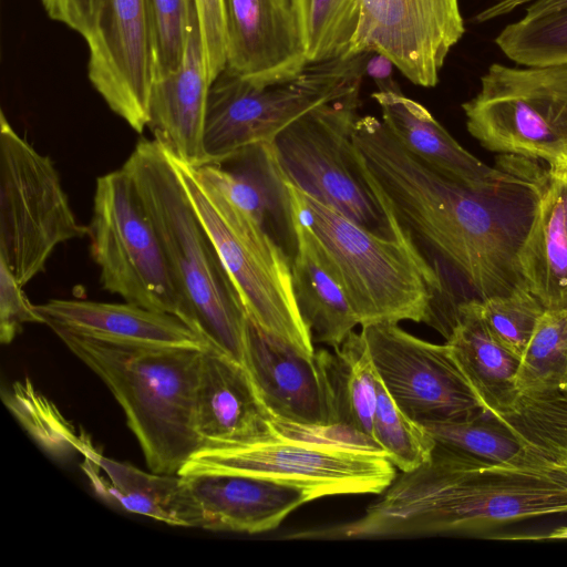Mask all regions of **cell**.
I'll use <instances>...</instances> for the list:
<instances>
[{
    "mask_svg": "<svg viewBox=\"0 0 567 567\" xmlns=\"http://www.w3.org/2000/svg\"><path fill=\"white\" fill-rule=\"evenodd\" d=\"M353 141L390 219L440 271L442 265L453 270L480 300L526 287L518 255L527 226L514 225L496 202L502 195L431 168L374 116L358 117Z\"/></svg>",
    "mask_w": 567,
    "mask_h": 567,
    "instance_id": "1",
    "label": "cell"
},
{
    "mask_svg": "<svg viewBox=\"0 0 567 567\" xmlns=\"http://www.w3.org/2000/svg\"><path fill=\"white\" fill-rule=\"evenodd\" d=\"M533 454L526 463L505 464L436 443L424 464L396 475L360 518L302 536L373 539L475 534L567 514V463Z\"/></svg>",
    "mask_w": 567,
    "mask_h": 567,
    "instance_id": "2",
    "label": "cell"
},
{
    "mask_svg": "<svg viewBox=\"0 0 567 567\" xmlns=\"http://www.w3.org/2000/svg\"><path fill=\"white\" fill-rule=\"evenodd\" d=\"M287 185L295 210L316 234L361 327L411 320L450 336L458 302L440 269L401 227L392 220L398 237L377 236Z\"/></svg>",
    "mask_w": 567,
    "mask_h": 567,
    "instance_id": "3",
    "label": "cell"
},
{
    "mask_svg": "<svg viewBox=\"0 0 567 567\" xmlns=\"http://www.w3.org/2000/svg\"><path fill=\"white\" fill-rule=\"evenodd\" d=\"M51 330L113 394L150 471L178 474L200 450L196 395L208 346L112 342Z\"/></svg>",
    "mask_w": 567,
    "mask_h": 567,
    "instance_id": "4",
    "label": "cell"
},
{
    "mask_svg": "<svg viewBox=\"0 0 567 567\" xmlns=\"http://www.w3.org/2000/svg\"><path fill=\"white\" fill-rule=\"evenodd\" d=\"M122 167L157 231L196 332L243 364L248 317L175 162L155 140L142 137Z\"/></svg>",
    "mask_w": 567,
    "mask_h": 567,
    "instance_id": "5",
    "label": "cell"
},
{
    "mask_svg": "<svg viewBox=\"0 0 567 567\" xmlns=\"http://www.w3.org/2000/svg\"><path fill=\"white\" fill-rule=\"evenodd\" d=\"M173 161L249 321L301 354L312 357L315 343L295 299L291 257L216 183L197 168Z\"/></svg>",
    "mask_w": 567,
    "mask_h": 567,
    "instance_id": "6",
    "label": "cell"
},
{
    "mask_svg": "<svg viewBox=\"0 0 567 567\" xmlns=\"http://www.w3.org/2000/svg\"><path fill=\"white\" fill-rule=\"evenodd\" d=\"M368 55L308 63L297 76L264 85L225 68L207 96L204 147L208 164L252 145L271 144L310 110L359 92Z\"/></svg>",
    "mask_w": 567,
    "mask_h": 567,
    "instance_id": "7",
    "label": "cell"
},
{
    "mask_svg": "<svg viewBox=\"0 0 567 567\" xmlns=\"http://www.w3.org/2000/svg\"><path fill=\"white\" fill-rule=\"evenodd\" d=\"M360 91L315 107L274 141L288 182L372 234L394 239L398 229L370 186L353 141Z\"/></svg>",
    "mask_w": 567,
    "mask_h": 567,
    "instance_id": "8",
    "label": "cell"
},
{
    "mask_svg": "<svg viewBox=\"0 0 567 567\" xmlns=\"http://www.w3.org/2000/svg\"><path fill=\"white\" fill-rule=\"evenodd\" d=\"M87 236L104 290L173 315L196 332L157 231L123 167L96 179Z\"/></svg>",
    "mask_w": 567,
    "mask_h": 567,
    "instance_id": "9",
    "label": "cell"
},
{
    "mask_svg": "<svg viewBox=\"0 0 567 567\" xmlns=\"http://www.w3.org/2000/svg\"><path fill=\"white\" fill-rule=\"evenodd\" d=\"M462 109L467 131L484 148L567 165V63H493Z\"/></svg>",
    "mask_w": 567,
    "mask_h": 567,
    "instance_id": "10",
    "label": "cell"
},
{
    "mask_svg": "<svg viewBox=\"0 0 567 567\" xmlns=\"http://www.w3.org/2000/svg\"><path fill=\"white\" fill-rule=\"evenodd\" d=\"M87 235L48 155L0 115V260L21 286L39 274L55 248Z\"/></svg>",
    "mask_w": 567,
    "mask_h": 567,
    "instance_id": "11",
    "label": "cell"
},
{
    "mask_svg": "<svg viewBox=\"0 0 567 567\" xmlns=\"http://www.w3.org/2000/svg\"><path fill=\"white\" fill-rule=\"evenodd\" d=\"M196 473L257 476L302 487L320 498L381 494L396 477V467L384 452L276 431L243 445L199 450L178 475Z\"/></svg>",
    "mask_w": 567,
    "mask_h": 567,
    "instance_id": "12",
    "label": "cell"
},
{
    "mask_svg": "<svg viewBox=\"0 0 567 567\" xmlns=\"http://www.w3.org/2000/svg\"><path fill=\"white\" fill-rule=\"evenodd\" d=\"M361 328L380 380L411 419L422 424L487 412L446 343L422 340L398 323Z\"/></svg>",
    "mask_w": 567,
    "mask_h": 567,
    "instance_id": "13",
    "label": "cell"
},
{
    "mask_svg": "<svg viewBox=\"0 0 567 567\" xmlns=\"http://www.w3.org/2000/svg\"><path fill=\"white\" fill-rule=\"evenodd\" d=\"M464 32L458 0H361L347 56L382 53L409 81L433 87Z\"/></svg>",
    "mask_w": 567,
    "mask_h": 567,
    "instance_id": "14",
    "label": "cell"
},
{
    "mask_svg": "<svg viewBox=\"0 0 567 567\" xmlns=\"http://www.w3.org/2000/svg\"><path fill=\"white\" fill-rule=\"evenodd\" d=\"M85 41L93 87L115 114L143 133L153 82L147 0H103L95 30Z\"/></svg>",
    "mask_w": 567,
    "mask_h": 567,
    "instance_id": "15",
    "label": "cell"
},
{
    "mask_svg": "<svg viewBox=\"0 0 567 567\" xmlns=\"http://www.w3.org/2000/svg\"><path fill=\"white\" fill-rule=\"evenodd\" d=\"M226 68L255 83L297 76L309 63L297 0H224Z\"/></svg>",
    "mask_w": 567,
    "mask_h": 567,
    "instance_id": "16",
    "label": "cell"
},
{
    "mask_svg": "<svg viewBox=\"0 0 567 567\" xmlns=\"http://www.w3.org/2000/svg\"><path fill=\"white\" fill-rule=\"evenodd\" d=\"M243 364L272 421L307 429L334 427L330 394L316 352L303 355L248 319Z\"/></svg>",
    "mask_w": 567,
    "mask_h": 567,
    "instance_id": "17",
    "label": "cell"
},
{
    "mask_svg": "<svg viewBox=\"0 0 567 567\" xmlns=\"http://www.w3.org/2000/svg\"><path fill=\"white\" fill-rule=\"evenodd\" d=\"M507 172L523 178L533 195L518 255L525 285L545 310L567 309V177L557 167L529 164Z\"/></svg>",
    "mask_w": 567,
    "mask_h": 567,
    "instance_id": "18",
    "label": "cell"
},
{
    "mask_svg": "<svg viewBox=\"0 0 567 567\" xmlns=\"http://www.w3.org/2000/svg\"><path fill=\"white\" fill-rule=\"evenodd\" d=\"M210 82L194 8L179 66L153 79L147 127L176 162L197 168L208 164L204 124Z\"/></svg>",
    "mask_w": 567,
    "mask_h": 567,
    "instance_id": "19",
    "label": "cell"
},
{
    "mask_svg": "<svg viewBox=\"0 0 567 567\" xmlns=\"http://www.w3.org/2000/svg\"><path fill=\"white\" fill-rule=\"evenodd\" d=\"M195 417L200 450L243 445L276 432L244 364L210 346L202 357Z\"/></svg>",
    "mask_w": 567,
    "mask_h": 567,
    "instance_id": "20",
    "label": "cell"
},
{
    "mask_svg": "<svg viewBox=\"0 0 567 567\" xmlns=\"http://www.w3.org/2000/svg\"><path fill=\"white\" fill-rule=\"evenodd\" d=\"M371 96L390 132L431 168L482 194L502 195L527 185L515 174L491 167L467 152L425 106L400 89L377 91Z\"/></svg>",
    "mask_w": 567,
    "mask_h": 567,
    "instance_id": "21",
    "label": "cell"
},
{
    "mask_svg": "<svg viewBox=\"0 0 567 567\" xmlns=\"http://www.w3.org/2000/svg\"><path fill=\"white\" fill-rule=\"evenodd\" d=\"M200 514V528L258 534L278 527L316 499L302 487L234 473L182 475Z\"/></svg>",
    "mask_w": 567,
    "mask_h": 567,
    "instance_id": "22",
    "label": "cell"
},
{
    "mask_svg": "<svg viewBox=\"0 0 567 567\" xmlns=\"http://www.w3.org/2000/svg\"><path fill=\"white\" fill-rule=\"evenodd\" d=\"M197 169L252 216L292 258L296 229L291 196L272 143L246 147Z\"/></svg>",
    "mask_w": 567,
    "mask_h": 567,
    "instance_id": "23",
    "label": "cell"
},
{
    "mask_svg": "<svg viewBox=\"0 0 567 567\" xmlns=\"http://www.w3.org/2000/svg\"><path fill=\"white\" fill-rule=\"evenodd\" d=\"M35 309L50 329L127 343L208 346L179 318L130 302L49 299Z\"/></svg>",
    "mask_w": 567,
    "mask_h": 567,
    "instance_id": "24",
    "label": "cell"
},
{
    "mask_svg": "<svg viewBox=\"0 0 567 567\" xmlns=\"http://www.w3.org/2000/svg\"><path fill=\"white\" fill-rule=\"evenodd\" d=\"M79 452L81 468L107 502L168 525L200 528L199 509L184 476L144 472L104 456L86 441Z\"/></svg>",
    "mask_w": 567,
    "mask_h": 567,
    "instance_id": "25",
    "label": "cell"
},
{
    "mask_svg": "<svg viewBox=\"0 0 567 567\" xmlns=\"http://www.w3.org/2000/svg\"><path fill=\"white\" fill-rule=\"evenodd\" d=\"M445 343L485 410L495 417L511 414L520 396L516 385L519 359L492 336L483 319L480 299L458 302Z\"/></svg>",
    "mask_w": 567,
    "mask_h": 567,
    "instance_id": "26",
    "label": "cell"
},
{
    "mask_svg": "<svg viewBox=\"0 0 567 567\" xmlns=\"http://www.w3.org/2000/svg\"><path fill=\"white\" fill-rule=\"evenodd\" d=\"M292 210L296 249L291 274L297 307L313 343L334 348L359 322L316 234L293 206Z\"/></svg>",
    "mask_w": 567,
    "mask_h": 567,
    "instance_id": "27",
    "label": "cell"
},
{
    "mask_svg": "<svg viewBox=\"0 0 567 567\" xmlns=\"http://www.w3.org/2000/svg\"><path fill=\"white\" fill-rule=\"evenodd\" d=\"M316 354L323 370L334 427L379 445L373 437L378 373L362 333L352 331L332 350Z\"/></svg>",
    "mask_w": 567,
    "mask_h": 567,
    "instance_id": "28",
    "label": "cell"
},
{
    "mask_svg": "<svg viewBox=\"0 0 567 567\" xmlns=\"http://www.w3.org/2000/svg\"><path fill=\"white\" fill-rule=\"evenodd\" d=\"M422 425L436 443L481 460L522 464L534 457L511 430L488 412Z\"/></svg>",
    "mask_w": 567,
    "mask_h": 567,
    "instance_id": "29",
    "label": "cell"
},
{
    "mask_svg": "<svg viewBox=\"0 0 567 567\" xmlns=\"http://www.w3.org/2000/svg\"><path fill=\"white\" fill-rule=\"evenodd\" d=\"M497 419L530 452L567 463V390L520 395L515 410Z\"/></svg>",
    "mask_w": 567,
    "mask_h": 567,
    "instance_id": "30",
    "label": "cell"
},
{
    "mask_svg": "<svg viewBox=\"0 0 567 567\" xmlns=\"http://www.w3.org/2000/svg\"><path fill=\"white\" fill-rule=\"evenodd\" d=\"M567 372V309L545 310L519 359L520 395L560 389Z\"/></svg>",
    "mask_w": 567,
    "mask_h": 567,
    "instance_id": "31",
    "label": "cell"
},
{
    "mask_svg": "<svg viewBox=\"0 0 567 567\" xmlns=\"http://www.w3.org/2000/svg\"><path fill=\"white\" fill-rule=\"evenodd\" d=\"M309 63L347 56L355 34L361 0H297Z\"/></svg>",
    "mask_w": 567,
    "mask_h": 567,
    "instance_id": "32",
    "label": "cell"
},
{
    "mask_svg": "<svg viewBox=\"0 0 567 567\" xmlns=\"http://www.w3.org/2000/svg\"><path fill=\"white\" fill-rule=\"evenodd\" d=\"M373 437L391 463L403 473L424 464L436 445L424 426L398 406L380 378H378Z\"/></svg>",
    "mask_w": 567,
    "mask_h": 567,
    "instance_id": "33",
    "label": "cell"
},
{
    "mask_svg": "<svg viewBox=\"0 0 567 567\" xmlns=\"http://www.w3.org/2000/svg\"><path fill=\"white\" fill-rule=\"evenodd\" d=\"M495 43L512 61L526 66L567 63V10L507 24Z\"/></svg>",
    "mask_w": 567,
    "mask_h": 567,
    "instance_id": "34",
    "label": "cell"
},
{
    "mask_svg": "<svg viewBox=\"0 0 567 567\" xmlns=\"http://www.w3.org/2000/svg\"><path fill=\"white\" fill-rule=\"evenodd\" d=\"M483 319L495 340L520 359L545 311L526 287L480 300Z\"/></svg>",
    "mask_w": 567,
    "mask_h": 567,
    "instance_id": "35",
    "label": "cell"
},
{
    "mask_svg": "<svg viewBox=\"0 0 567 567\" xmlns=\"http://www.w3.org/2000/svg\"><path fill=\"white\" fill-rule=\"evenodd\" d=\"M153 40V79L182 63L194 0H147Z\"/></svg>",
    "mask_w": 567,
    "mask_h": 567,
    "instance_id": "36",
    "label": "cell"
},
{
    "mask_svg": "<svg viewBox=\"0 0 567 567\" xmlns=\"http://www.w3.org/2000/svg\"><path fill=\"white\" fill-rule=\"evenodd\" d=\"M9 267L0 260V341L11 343L27 323L43 320Z\"/></svg>",
    "mask_w": 567,
    "mask_h": 567,
    "instance_id": "37",
    "label": "cell"
},
{
    "mask_svg": "<svg viewBox=\"0 0 567 567\" xmlns=\"http://www.w3.org/2000/svg\"><path fill=\"white\" fill-rule=\"evenodd\" d=\"M200 30L208 80L227 65L224 0H194Z\"/></svg>",
    "mask_w": 567,
    "mask_h": 567,
    "instance_id": "38",
    "label": "cell"
},
{
    "mask_svg": "<svg viewBox=\"0 0 567 567\" xmlns=\"http://www.w3.org/2000/svg\"><path fill=\"white\" fill-rule=\"evenodd\" d=\"M48 16L85 40L95 30L103 0H41Z\"/></svg>",
    "mask_w": 567,
    "mask_h": 567,
    "instance_id": "39",
    "label": "cell"
},
{
    "mask_svg": "<svg viewBox=\"0 0 567 567\" xmlns=\"http://www.w3.org/2000/svg\"><path fill=\"white\" fill-rule=\"evenodd\" d=\"M393 66L392 61L384 54L370 52L364 65V75L374 81L378 91L398 90L400 87L392 78Z\"/></svg>",
    "mask_w": 567,
    "mask_h": 567,
    "instance_id": "40",
    "label": "cell"
},
{
    "mask_svg": "<svg viewBox=\"0 0 567 567\" xmlns=\"http://www.w3.org/2000/svg\"><path fill=\"white\" fill-rule=\"evenodd\" d=\"M567 10V0H534L528 3L525 17L537 18Z\"/></svg>",
    "mask_w": 567,
    "mask_h": 567,
    "instance_id": "41",
    "label": "cell"
},
{
    "mask_svg": "<svg viewBox=\"0 0 567 567\" xmlns=\"http://www.w3.org/2000/svg\"><path fill=\"white\" fill-rule=\"evenodd\" d=\"M532 1H534V0H515V2L517 4H519V6L527 4V3L532 2Z\"/></svg>",
    "mask_w": 567,
    "mask_h": 567,
    "instance_id": "42",
    "label": "cell"
},
{
    "mask_svg": "<svg viewBox=\"0 0 567 567\" xmlns=\"http://www.w3.org/2000/svg\"><path fill=\"white\" fill-rule=\"evenodd\" d=\"M560 389L567 390V372H566V375H565V379H564V382H563V385Z\"/></svg>",
    "mask_w": 567,
    "mask_h": 567,
    "instance_id": "43",
    "label": "cell"
},
{
    "mask_svg": "<svg viewBox=\"0 0 567 567\" xmlns=\"http://www.w3.org/2000/svg\"><path fill=\"white\" fill-rule=\"evenodd\" d=\"M557 168H559L566 175V177H567V165L559 166Z\"/></svg>",
    "mask_w": 567,
    "mask_h": 567,
    "instance_id": "44",
    "label": "cell"
}]
</instances>
